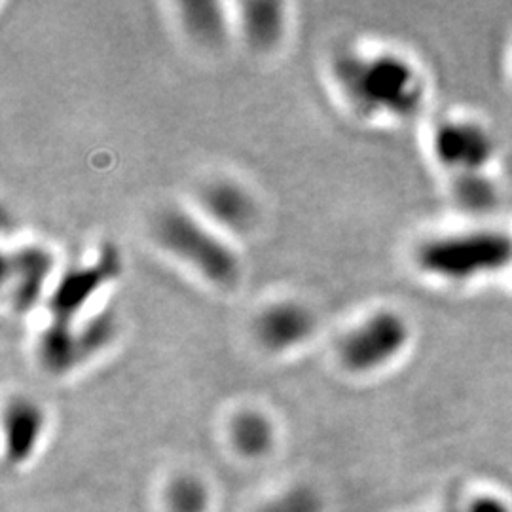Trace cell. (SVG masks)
<instances>
[{"mask_svg":"<svg viewBox=\"0 0 512 512\" xmlns=\"http://www.w3.org/2000/svg\"><path fill=\"white\" fill-rule=\"evenodd\" d=\"M55 258L46 247L23 245L4 255V298L16 313L33 310L46 296Z\"/></svg>","mask_w":512,"mask_h":512,"instance_id":"cell-6","label":"cell"},{"mask_svg":"<svg viewBox=\"0 0 512 512\" xmlns=\"http://www.w3.org/2000/svg\"><path fill=\"white\" fill-rule=\"evenodd\" d=\"M207 497L202 484L194 478L179 480L171 490V507L175 512H203Z\"/></svg>","mask_w":512,"mask_h":512,"instance_id":"cell-15","label":"cell"},{"mask_svg":"<svg viewBox=\"0 0 512 512\" xmlns=\"http://www.w3.org/2000/svg\"><path fill=\"white\" fill-rule=\"evenodd\" d=\"M4 429L8 440V459L21 463L31 456L44 429V414L37 404L18 399L6 408Z\"/></svg>","mask_w":512,"mask_h":512,"instance_id":"cell-11","label":"cell"},{"mask_svg":"<svg viewBox=\"0 0 512 512\" xmlns=\"http://www.w3.org/2000/svg\"><path fill=\"white\" fill-rule=\"evenodd\" d=\"M319 503L310 492H293L272 503L264 512H317Z\"/></svg>","mask_w":512,"mask_h":512,"instance_id":"cell-16","label":"cell"},{"mask_svg":"<svg viewBox=\"0 0 512 512\" xmlns=\"http://www.w3.org/2000/svg\"><path fill=\"white\" fill-rule=\"evenodd\" d=\"M471 512H509V509L495 497H480L471 507Z\"/></svg>","mask_w":512,"mask_h":512,"instance_id":"cell-17","label":"cell"},{"mask_svg":"<svg viewBox=\"0 0 512 512\" xmlns=\"http://www.w3.org/2000/svg\"><path fill=\"white\" fill-rule=\"evenodd\" d=\"M118 272L120 256L110 247L101 255L95 256L92 262L76 264L65 270L54 291L46 298L50 311L48 325H71L80 319H86L84 315L92 310L95 298L103 289L109 287Z\"/></svg>","mask_w":512,"mask_h":512,"instance_id":"cell-5","label":"cell"},{"mask_svg":"<svg viewBox=\"0 0 512 512\" xmlns=\"http://www.w3.org/2000/svg\"><path fill=\"white\" fill-rule=\"evenodd\" d=\"M410 342V325L401 313L378 310L342 336L338 357L353 374H368L389 365Z\"/></svg>","mask_w":512,"mask_h":512,"instance_id":"cell-4","label":"cell"},{"mask_svg":"<svg viewBox=\"0 0 512 512\" xmlns=\"http://www.w3.org/2000/svg\"><path fill=\"white\" fill-rule=\"evenodd\" d=\"M239 27L249 46L272 50L285 37L287 16L281 2L249 0L239 4Z\"/></svg>","mask_w":512,"mask_h":512,"instance_id":"cell-10","label":"cell"},{"mask_svg":"<svg viewBox=\"0 0 512 512\" xmlns=\"http://www.w3.org/2000/svg\"><path fill=\"white\" fill-rule=\"evenodd\" d=\"M234 440L243 454H262L272 442V427L260 414H241L238 420L234 421Z\"/></svg>","mask_w":512,"mask_h":512,"instance_id":"cell-13","label":"cell"},{"mask_svg":"<svg viewBox=\"0 0 512 512\" xmlns=\"http://www.w3.org/2000/svg\"><path fill=\"white\" fill-rule=\"evenodd\" d=\"M423 274L442 281H469L512 264V238L505 232L476 230L423 241L416 251Z\"/></svg>","mask_w":512,"mask_h":512,"instance_id":"cell-3","label":"cell"},{"mask_svg":"<svg viewBox=\"0 0 512 512\" xmlns=\"http://www.w3.org/2000/svg\"><path fill=\"white\" fill-rule=\"evenodd\" d=\"M184 27L200 42L217 44L226 35V18L220 4L213 2H186L181 6Z\"/></svg>","mask_w":512,"mask_h":512,"instance_id":"cell-12","label":"cell"},{"mask_svg":"<svg viewBox=\"0 0 512 512\" xmlns=\"http://www.w3.org/2000/svg\"><path fill=\"white\" fill-rule=\"evenodd\" d=\"M156 241L186 268L217 287H232L241 274L236 251L217 228L183 209H167L154 224Z\"/></svg>","mask_w":512,"mask_h":512,"instance_id":"cell-2","label":"cell"},{"mask_svg":"<svg viewBox=\"0 0 512 512\" xmlns=\"http://www.w3.org/2000/svg\"><path fill=\"white\" fill-rule=\"evenodd\" d=\"M334 78L349 107L368 118H408L425 97L418 69L397 54L346 52L336 57Z\"/></svg>","mask_w":512,"mask_h":512,"instance_id":"cell-1","label":"cell"},{"mask_svg":"<svg viewBox=\"0 0 512 512\" xmlns=\"http://www.w3.org/2000/svg\"><path fill=\"white\" fill-rule=\"evenodd\" d=\"M433 150L444 167L469 175L480 173L492 162L495 143L492 135L475 122L450 120L435 131Z\"/></svg>","mask_w":512,"mask_h":512,"instance_id":"cell-7","label":"cell"},{"mask_svg":"<svg viewBox=\"0 0 512 512\" xmlns=\"http://www.w3.org/2000/svg\"><path fill=\"white\" fill-rule=\"evenodd\" d=\"M315 317L300 302H275L258 313L255 336L262 348L289 351L300 348L313 336Z\"/></svg>","mask_w":512,"mask_h":512,"instance_id":"cell-8","label":"cell"},{"mask_svg":"<svg viewBox=\"0 0 512 512\" xmlns=\"http://www.w3.org/2000/svg\"><path fill=\"white\" fill-rule=\"evenodd\" d=\"M203 213L213 220L215 228L230 232H245L255 226L258 205L255 198L234 181H213L200 196Z\"/></svg>","mask_w":512,"mask_h":512,"instance_id":"cell-9","label":"cell"},{"mask_svg":"<svg viewBox=\"0 0 512 512\" xmlns=\"http://www.w3.org/2000/svg\"><path fill=\"white\" fill-rule=\"evenodd\" d=\"M456 198L465 209H473V211L490 209L497 202L494 184L490 183L486 177H482L480 173L459 175Z\"/></svg>","mask_w":512,"mask_h":512,"instance_id":"cell-14","label":"cell"}]
</instances>
